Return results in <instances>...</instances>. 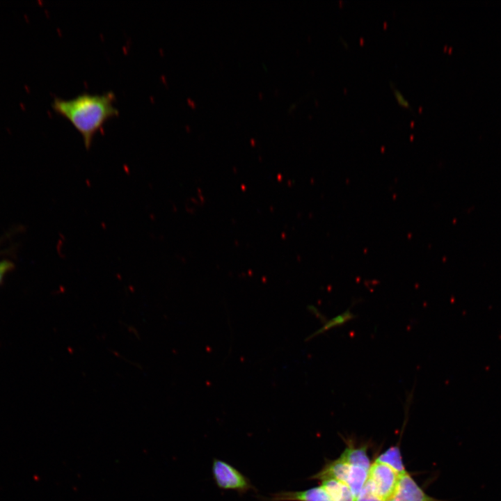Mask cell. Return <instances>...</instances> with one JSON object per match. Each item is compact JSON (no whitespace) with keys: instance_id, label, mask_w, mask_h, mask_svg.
Instances as JSON below:
<instances>
[{"instance_id":"6da1fadb","label":"cell","mask_w":501,"mask_h":501,"mask_svg":"<svg viewBox=\"0 0 501 501\" xmlns=\"http://www.w3.org/2000/svg\"><path fill=\"white\" fill-rule=\"evenodd\" d=\"M115 100L111 91L102 95L84 93L68 100L56 97L51 106L71 122L81 135L86 148L89 149L95 135L105 122L118 115Z\"/></svg>"},{"instance_id":"7a4b0ae2","label":"cell","mask_w":501,"mask_h":501,"mask_svg":"<svg viewBox=\"0 0 501 501\" xmlns=\"http://www.w3.org/2000/svg\"><path fill=\"white\" fill-rule=\"evenodd\" d=\"M212 471L214 480L221 489L243 494L253 488L248 477L225 461L214 459Z\"/></svg>"},{"instance_id":"3957f363","label":"cell","mask_w":501,"mask_h":501,"mask_svg":"<svg viewBox=\"0 0 501 501\" xmlns=\"http://www.w3.org/2000/svg\"><path fill=\"white\" fill-rule=\"evenodd\" d=\"M399 475L389 466L374 461L368 471V479L375 493L383 500L392 498L395 494Z\"/></svg>"},{"instance_id":"277c9868","label":"cell","mask_w":501,"mask_h":501,"mask_svg":"<svg viewBox=\"0 0 501 501\" xmlns=\"http://www.w3.org/2000/svg\"><path fill=\"white\" fill-rule=\"evenodd\" d=\"M393 498L400 501H440L427 495L408 472L399 475Z\"/></svg>"},{"instance_id":"5b68a950","label":"cell","mask_w":501,"mask_h":501,"mask_svg":"<svg viewBox=\"0 0 501 501\" xmlns=\"http://www.w3.org/2000/svg\"><path fill=\"white\" fill-rule=\"evenodd\" d=\"M267 501H333L321 485L303 491H281Z\"/></svg>"},{"instance_id":"8992f818","label":"cell","mask_w":501,"mask_h":501,"mask_svg":"<svg viewBox=\"0 0 501 501\" xmlns=\"http://www.w3.org/2000/svg\"><path fill=\"white\" fill-rule=\"evenodd\" d=\"M351 466L339 458L329 461L317 473L310 477L311 479L324 480L334 479L347 484L350 472Z\"/></svg>"},{"instance_id":"52a82bcc","label":"cell","mask_w":501,"mask_h":501,"mask_svg":"<svg viewBox=\"0 0 501 501\" xmlns=\"http://www.w3.org/2000/svg\"><path fill=\"white\" fill-rule=\"evenodd\" d=\"M350 466H360L369 471L371 466L366 446L355 447L349 445L339 457Z\"/></svg>"},{"instance_id":"ba28073f","label":"cell","mask_w":501,"mask_h":501,"mask_svg":"<svg viewBox=\"0 0 501 501\" xmlns=\"http://www.w3.org/2000/svg\"><path fill=\"white\" fill-rule=\"evenodd\" d=\"M322 487L333 501H355L351 489L345 483L334 479L321 481Z\"/></svg>"},{"instance_id":"9c48e42d","label":"cell","mask_w":501,"mask_h":501,"mask_svg":"<svg viewBox=\"0 0 501 501\" xmlns=\"http://www.w3.org/2000/svg\"><path fill=\"white\" fill-rule=\"evenodd\" d=\"M375 461L383 463L399 475L407 472L404 465L401 451L399 446H392L387 449L376 459Z\"/></svg>"},{"instance_id":"30bf717a","label":"cell","mask_w":501,"mask_h":501,"mask_svg":"<svg viewBox=\"0 0 501 501\" xmlns=\"http://www.w3.org/2000/svg\"><path fill=\"white\" fill-rule=\"evenodd\" d=\"M355 318H356V315L353 312H351V307H349L342 313L326 321L321 327H320L318 330L310 334L306 338V340L308 341L312 340V338L321 334H323L335 327L341 326L347 323L348 321L354 319Z\"/></svg>"},{"instance_id":"8fae6325","label":"cell","mask_w":501,"mask_h":501,"mask_svg":"<svg viewBox=\"0 0 501 501\" xmlns=\"http://www.w3.org/2000/svg\"><path fill=\"white\" fill-rule=\"evenodd\" d=\"M368 477V470L365 468L351 466L350 472L347 484L351 489L355 498H357Z\"/></svg>"},{"instance_id":"7c38bea8","label":"cell","mask_w":501,"mask_h":501,"mask_svg":"<svg viewBox=\"0 0 501 501\" xmlns=\"http://www.w3.org/2000/svg\"><path fill=\"white\" fill-rule=\"evenodd\" d=\"M355 501H383L375 493L372 482L367 479Z\"/></svg>"},{"instance_id":"4fadbf2b","label":"cell","mask_w":501,"mask_h":501,"mask_svg":"<svg viewBox=\"0 0 501 501\" xmlns=\"http://www.w3.org/2000/svg\"><path fill=\"white\" fill-rule=\"evenodd\" d=\"M391 88L392 89L394 95L397 101V102L402 106L405 108H408L411 110H413L412 106L409 103V102L404 97L402 93L395 86V84L393 82H390V84Z\"/></svg>"},{"instance_id":"5bb4252c","label":"cell","mask_w":501,"mask_h":501,"mask_svg":"<svg viewBox=\"0 0 501 501\" xmlns=\"http://www.w3.org/2000/svg\"><path fill=\"white\" fill-rule=\"evenodd\" d=\"M13 267V264L7 260L0 262V283L3 280L5 275Z\"/></svg>"},{"instance_id":"9a60e30c","label":"cell","mask_w":501,"mask_h":501,"mask_svg":"<svg viewBox=\"0 0 501 501\" xmlns=\"http://www.w3.org/2000/svg\"><path fill=\"white\" fill-rule=\"evenodd\" d=\"M386 501H400V500H397V499H396V498H390V499H389V500H386Z\"/></svg>"}]
</instances>
